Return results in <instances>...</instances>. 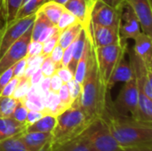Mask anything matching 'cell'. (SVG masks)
<instances>
[{"instance_id": "cell-29", "label": "cell", "mask_w": 152, "mask_h": 151, "mask_svg": "<svg viewBox=\"0 0 152 151\" xmlns=\"http://www.w3.org/2000/svg\"><path fill=\"white\" fill-rule=\"evenodd\" d=\"M47 1L50 0H28L27 2L23 3L20 7L16 14L15 20L36 13V12Z\"/></svg>"}, {"instance_id": "cell-18", "label": "cell", "mask_w": 152, "mask_h": 151, "mask_svg": "<svg viewBox=\"0 0 152 151\" xmlns=\"http://www.w3.org/2000/svg\"><path fill=\"white\" fill-rule=\"evenodd\" d=\"M133 118L142 123L152 125V100L147 97L140 89H138L137 109Z\"/></svg>"}, {"instance_id": "cell-9", "label": "cell", "mask_w": 152, "mask_h": 151, "mask_svg": "<svg viewBox=\"0 0 152 151\" xmlns=\"http://www.w3.org/2000/svg\"><path fill=\"white\" fill-rule=\"evenodd\" d=\"M31 31L32 26L21 36L20 38L13 43L0 58V74L27 56L28 45L31 41Z\"/></svg>"}, {"instance_id": "cell-22", "label": "cell", "mask_w": 152, "mask_h": 151, "mask_svg": "<svg viewBox=\"0 0 152 151\" xmlns=\"http://www.w3.org/2000/svg\"><path fill=\"white\" fill-rule=\"evenodd\" d=\"M21 101L28 110L42 111L44 109L43 97L38 90L37 85H31L28 94L21 99Z\"/></svg>"}, {"instance_id": "cell-48", "label": "cell", "mask_w": 152, "mask_h": 151, "mask_svg": "<svg viewBox=\"0 0 152 151\" xmlns=\"http://www.w3.org/2000/svg\"><path fill=\"white\" fill-rule=\"evenodd\" d=\"M118 151H152V144L120 147Z\"/></svg>"}, {"instance_id": "cell-46", "label": "cell", "mask_w": 152, "mask_h": 151, "mask_svg": "<svg viewBox=\"0 0 152 151\" xmlns=\"http://www.w3.org/2000/svg\"><path fill=\"white\" fill-rule=\"evenodd\" d=\"M43 116H44V113L42 111L28 110V111L27 117H26V121H25L26 125L28 126L29 125H32L33 123H35L36 121H37L38 119H40Z\"/></svg>"}, {"instance_id": "cell-31", "label": "cell", "mask_w": 152, "mask_h": 151, "mask_svg": "<svg viewBox=\"0 0 152 151\" xmlns=\"http://www.w3.org/2000/svg\"><path fill=\"white\" fill-rule=\"evenodd\" d=\"M31 87V83L29 78L22 76L21 77H20L18 85L14 90V93L12 94V97H13L16 100H21L23 99L28 93L29 89Z\"/></svg>"}, {"instance_id": "cell-54", "label": "cell", "mask_w": 152, "mask_h": 151, "mask_svg": "<svg viewBox=\"0 0 152 151\" xmlns=\"http://www.w3.org/2000/svg\"><path fill=\"white\" fill-rule=\"evenodd\" d=\"M52 1H54V2H56V3H58V4H65V3L68 1V0H52Z\"/></svg>"}, {"instance_id": "cell-28", "label": "cell", "mask_w": 152, "mask_h": 151, "mask_svg": "<svg viewBox=\"0 0 152 151\" xmlns=\"http://www.w3.org/2000/svg\"><path fill=\"white\" fill-rule=\"evenodd\" d=\"M0 151H29L23 144L20 134L0 141Z\"/></svg>"}, {"instance_id": "cell-44", "label": "cell", "mask_w": 152, "mask_h": 151, "mask_svg": "<svg viewBox=\"0 0 152 151\" xmlns=\"http://www.w3.org/2000/svg\"><path fill=\"white\" fill-rule=\"evenodd\" d=\"M63 49L60 46L59 44H56V46L53 49V51L51 52V53L49 54L50 58L53 60V61L54 63H56L59 67L61 66V59H62V55H63Z\"/></svg>"}, {"instance_id": "cell-34", "label": "cell", "mask_w": 152, "mask_h": 151, "mask_svg": "<svg viewBox=\"0 0 152 151\" xmlns=\"http://www.w3.org/2000/svg\"><path fill=\"white\" fill-rule=\"evenodd\" d=\"M57 68H59V66L53 61L49 55H46L41 64L40 69L45 77H52L55 73Z\"/></svg>"}, {"instance_id": "cell-20", "label": "cell", "mask_w": 152, "mask_h": 151, "mask_svg": "<svg viewBox=\"0 0 152 151\" xmlns=\"http://www.w3.org/2000/svg\"><path fill=\"white\" fill-rule=\"evenodd\" d=\"M85 131L78 137L67 142L50 151H91L89 141Z\"/></svg>"}, {"instance_id": "cell-50", "label": "cell", "mask_w": 152, "mask_h": 151, "mask_svg": "<svg viewBox=\"0 0 152 151\" xmlns=\"http://www.w3.org/2000/svg\"><path fill=\"white\" fill-rule=\"evenodd\" d=\"M45 76L43 75L41 69H37L29 77V80H30V83H31V85H38L41 81L44 79Z\"/></svg>"}, {"instance_id": "cell-39", "label": "cell", "mask_w": 152, "mask_h": 151, "mask_svg": "<svg viewBox=\"0 0 152 151\" xmlns=\"http://www.w3.org/2000/svg\"><path fill=\"white\" fill-rule=\"evenodd\" d=\"M19 79L20 77H13L7 84L3 88L0 95L1 96H7V97H11L12 96L13 93H14V90L18 85V82H19Z\"/></svg>"}, {"instance_id": "cell-1", "label": "cell", "mask_w": 152, "mask_h": 151, "mask_svg": "<svg viewBox=\"0 0 152 151\" xmlns=\"http://www.w3.org/2000/svg\"><path fill=\"white\" fill-rule=\"evenodd\" d=\"M101 118L120 147L152 144V125L140 122L131 116L116 113L109 98Z\"/></svg>"}, {"instance_id": "cell-13", "label": "cell", "mask_w": 152, "mask_h": 151, "mask_svg": "<svg viewBox=\"0 0 152 151\" xmlns=\"http://www.w3.org/2000/svg\"><path fill=\"white\" fill-rule=\"evenodd\" d=\"M136 14L142 32L152 36L151 0H125Z\"/></svg>"}, {"instance_id": "cell-16", "label": "cell", "mask_w": 152, "mask_h": 151, "mask_svg": "<svg viewBox=\"0 0 152 151\" xmlns=\"http://www.w3.org/2000/svg\"><path fill=\"white\" fill-rule=\"evenodd\" d=\"M134 78V71L130 61L126 58V54L122 56L118 63L117 64L110 80L108 83V89L110 90L117 83L127 82Z\"/></svg>"}, {"instance_id": "cell-36", "label": "cell", "mask_w": 152, "mask_h": 151, "mask_svg": "<svg viewBox=\"0 0 152 151\" xmlns=\"http://www.w3.org/2000/svg\"><path fill=\"white\" fill-rule=\"evenodd\" d=\"M67 86H68V89H69L72 101L78 99L80 94H81V91H82L81 84L78 83L77 81H76L75 79H72L71 81L67 83Z\"/></svg>"}, {"instance_id": "cell-32", "label": "cell", "mask_w": 152, "mask_h": 151, "mask_svg": "<svg viewBox=\"0 0 152 151\" xmlns=\"http://www.w3.org/2000/svg\"><path fill=\"white\" fill-rule=\"evenodd\" d=\"M76 22H79L77 20V19L68 10H64L62 14L61 15L59 20L56 23V27L58 28V29L60 31L64 30L65 28H67L68 27L71 26L72 24L76 23Z\"/></svg>"}, {"instance_id": "cell-53", "label": "cell", "mask_w": 152, "mask_h": 151, "mask_svg": "<svg viewBox=\"0 0 152 151\" xmlns=\"http://www.w3.org/2000/svg\"><path fill=\"white\" fill-rule=\"evenodd\" d=\"M95 1H96V0H86V3H87V4H88V6H89L90 10L92 9V7H93V5H94V4Z\"/></svg>"}, {"instance_id": "cell-7", "label": "cell", "mask_w": 152, "mask_h": 151, "mask_svg": "<svg viewBox=\"0 0 152 151\" xmlns=\"http://www.w3.org/2000/svg\"><path fill=\"white\" fill-rule=\"evenodd\" d=\"M110 103L113 110L119 115L128 116V114H131L132 117L135 116L138 103V89L134 77L125 83L116 101H110Z\"/></svg>"}, {"instance_id": "cell-21", "label": "cell", "mask_w": 152, "mask_h": 151, "mask_svg": "<svg viewBox=\"0 0 152 151\" xmlns=\"http://www.w3.org/2000/svg\"><path fill=\"white\" fill-rule=\"evenodd\" d=\"M55 125H56V117L53 115L45 114L32 125H28L25 131L52 133L53 130L55 127Z\"/></svg>"}, {"instance_id": "cell-25", "label": "cell", "mask_w": 152, "mask_h": 151, "mask_svg": "<svg viewBox=\"0 0 152 151\" xmlns=\"http://www.w3.org/2000/svg\"><path fill=\"white\" fill-rule=\"evenodd\" d=\"M38 10L41 11L53 24L56 25L61 15L65 10V7L63 4H61L54 1L50 0V1L45 2Z\"/></svg>"}, {"instance_id": "cell-10", "label": "cell", "mask_w": 152, "mask_h": 151, "mask_svg": "<svg viewBox=\"0 0 152 151\" xmlns=\"http://www.w3.org/2000/svg\"><path fill=\"white\" fill-rule=\"evenodd\" d=\"M127 52L137 88L142 90L147 97L152 100V70L146 67L142 60L134 51L128 50L127 48Z\"/></svg>"}, {"instance_id": "cell-2", "label": "cell", "mask_w": 152, "mask_h": 151, "mask_svg": "<svg viewBox=\"0 0 152 151\" xmlns=\"http://www.w3.org/2000/svg\"><path fill=\"white\" fill-rule=\"evenodd\" d=\"M81 85V94L72 104L79 106L91 120L94 121L101 118L106 108L109 90L104 84L98 69L94 44L89 65Z\"/></svg>"}, {"instance_id": "cell-14", "label": "cell", "mask_w": 152, "mask_h": 151, "mask_svg": "<svg viewBox=\"0 0 152 151\" xmlns=\"http://www.w3.org/2000/svg\"><path fill=\"white\" fill-rule=\"evenodd\" d=\"M20 138L29 151H49L52 133L27 132L20 133Z\"/></svg>"}, {"instance_id": "cell-42", "label": "cell", "mask_w": 152, "mask_h": 151, "mask_svg": "<svg viewBox=\"0 0 152 151\" xmlns=\"http://www.w3.org/2000/svg\"><path fill=\"white\" fill-rule=\"evenodd\" d=\"M13 77H21L24 74V71L27 68V58H22L17 61L13 66Z\"/></svg>"}, {"instance_id": "cell-4", "label": "cell", "mask_w": 152, "mask_h": 151, "mask_svg": "<svg viewBox=\"0 0 152 151\" xmlns=\"http://www.w3.org/2000/svg\"><path fill=\"white\" fill-rule=\"evenodd\" d=\"M127 51L126 41L105 46H95L94 52L102 78L108 88L109 80L120 59ZM109 90V89H108Z\"/></svg>"}, {"instance_id": "cell-26", "label": "cell", "mask_w": 152, "mask_h": 151, "mask_svg": "<svg viewBox=\"0 0 152 151\" xmlns=\"http://www.w3.org/2000/svg\"><path fill=\"white\" fill-rule=\"evenodd\" d=\"M54 25L53 24L48 18L39 10L36 12V17L34 23L32 25V31H31V40L37 41L41 33L49 26Z\"/></svg>"}, {"instance_id": "cell-6", "label": "cell", "mask_w": 152, "mask_h": 151, "mask_svg": "<svg viewBox=\"0 0 152 151\" xmlns=\"http://www.w3.org/2000/svg\"><path fill=\"white\" fill-rule=\"evenodd\" d=\"M36 13L5 23L0 32V58L33 25Z\"/></svg>"}, {"instance_id": "cell-41", "label": "cell", "mask_w": 152, "mask_h": 151, "mask_svg": "<svg viewBox=\"0 0 152 151\" xmlns=\"http://www.w3.org/2000/svg\"><path fill=\"white\" fill-rule=\"evenodd\" d=\"M60 30L58 29V28L56 27V25H52L49 26L48 28H46L40 35L39 38L37 41H39L40 43L44 44L46 40H48L50 37H52L53 35H55L57 32H59Z\"/></svg>"}, {"instance_id": "cell-40", "label": "cell", "mask_w": 152, "mask_h": 151, "mask_svg": "<svg viewBox=\"0 0 152 151\" xmlns=\"http://www.w3.org/2000/svg\"><path fill=\"white\" fill-rule=\"evenodd\" d=\"M43 51V44L39 41H30L28 45V51H27V56L26 57H31L39 55L42 53Z\"/></svg>"}, {"instance_id": "cell-3", "label": "cell", "mask_w": 152, "mask_h": 151, "mask_svg": "<svg viewBox=\"0 0 152 151\" xmlns=\"http://www.w3.org/2000/svg\"><path fill=\"white\" fill-rule=\"evenodd\" d=\"M92 122L79 106L72 104L56 117L50 150L81 135Z\"/></svg>"}, {"instance_id": "cell-5", "label": "cell", "mask_w": 152, "mask_h": 151, "mask_svg": "<svg viewBox=\"0 0 152 151\" xmlns=\"http://www.w3.org/2000/svg\"><path fill=\"white\" fill-rule=\"evenodd\" d=\"M91 151H118L120 146L102 118L94 120L85 131Z\"/></svg>"}, {"instance_id": "cell-52", "label": "cell", "mask_w": 152, "mask_h": 151, "mask_svg": "<svg viewBox=\"0 0 152 151\" xmlns=\"http://www.w3.org/2000/svg\"><path fill=\"white\" fill-rule=\"evenodd\" d=\"M4 24H5V21L4 19V14H3V12H0V32H1L2 28H4Z\"/></svg>"}, {"instance_id": "cell-24", "label": "cell", "mask_w": 152, "mask_h": 151, "mask_svg": "<svg viewBox=\"0 0 152 151\" xmlns=\"http://www.w3.org/2000/svg\"><path fill=\"white\" fill-rule=\"evenodd\" d=\"M83 29V26L80 22H76L72 24L71 26L68 27L64 30L61 32L60 39H59V44L60 46L64 50L69 45H70L78 36L80 32Z\"/></svg>"}, {"instance_id": "cell-33", "label": "cell", "mask_w": 152, "mask_h": 151, "mask_svg": "<svg viewBox=\"0 0 152 151\" xmlns=\"http://www.w3.org/2000/svg\"><path fill=\"white\" fill-rule=\"evenodd\" d=\"M28 109L26 108L23 101L21 100H18V103H17L11 117L13 118L14 120H16L17 122L25 124L26 117L28 115Z\"/></svg>"}, {"instance_id": "cell-47", "label": "cell", "mask_w": 152, "mask_h": 151, "mask_svg": "<svg viewBox=\"0 0 152 151\" xmlns=\"http://www.w3.org/2000/svg\"><path fill=\"white\" fill-rule=\"evenodd\" d=\"M73 43L70 45H69L66 49H64V51H63V55H62L61 63V65L63 66V67H68L69 62H70V61H71L72 50H73Z\"/></svg>"}, {"instance_id": "cell-35", "label": "cell", "mask_w": 152, "mask_h": 151, "mask_svg": "<svg viewBox=\"0 0 152 151\" xmlns=\"http://www.w3.org/2000/svg\"><path fill=\"white\" fill-rule=\"evenodd\" d=\"M61 32V31L57 32L55 35H53L52 37H50L48 40H46V41L43 44V51H42V53H43L44 55H49V54L51 53V52L53 51V48L56 46V44L59 43Z\"/></svg>"}, {"instance_id": "cell-8", "label": "cell", "mask_w": 152, "mask_h": 151, "mask_svg": "<svg viewBox=\"0 0 152 151\" xmlns=\"http://www.w3.org/2000/svg\"><path fill=\"white\" fill-rule=\"evenodd\" d=\"M123 8H115L101 0H96L90 12V20L97 25L119 28Z\"/></svg>"}, {"instance_id": "cell-49", "label": "cell", "mask_w": 152, "mask_h": 151, "mask_svg": "<svg viewBox=\"0 0 152 151\" xmlns=\"http://www.w3.org/2000/svg\"><path fill=\"white\" fill-rule=\"evenodd\" d=\"M37 87L42 97H44L48 92H50V77H45Z\"/></svg>"}, {"instance_id": "cell-23", "label": "cell", "mask_w": 152, "mask_h": 151, "mask_svg": "<svg viewBox=\"0 0 152 151\" xmlns=\"http://www.w3.org/2000/svg\"><path fill=\"white\" fill-rule=\"evenodd\" d=\"M86 29L83 28L82 31L80 32V34L78 35V36L77 37V39L73 43L72 58H71V61H70V62H69V64L68 66V68L73 73H75L77 64L78 61L80 60V58L82 56V53L84 52L85 45H86Z\"/></svg>"}, {"instance_id": "cell-37", "label": "cell", "mask_w": 152, "mask_h": 151, "mask_svg": "<svg viewBox=\"0 0 152 151\" xmlns=\"http://www.w3.org/2000/svg\"><path fill=\"white\" fill-rule=\"evenodd\" d=\"M58 95H59V98H60L61 102L66 108H69V107H70L72 105L73 101L71 100V97H70V94H69V92L67 84H63L62 85V86L61 87V89L58 91Z\"/></svg>"}, {"instance_id": "cell-12", "label": "cell", "mask_w": 152, "mask_h": 151, "mask_svg": "<svg viewBox=\"0 0 152 151\" xmlns=\"http://www.w3.org/2000/svg\"><path fill=\"white\" fill-rule=\"evenodd\" d=\"M92 38L95 46H105L122 42L118 27H109L94 24L90 20Z\"/></svg>"}, {"instance_id": "cell-27", "label": "cell", "mask_w": 152, "mask_h": 151, "mask_svg": "<svg viewBox=\"0 0 152 151\" xmlns=\"http://www.w3.org/2000/svg\"><path fill=\"white\" fill-rule=\"evenodd\" d=\"M23 0H3V14L5 23L15 20Z\"/></svg>"}, {"instance_id": "cell-30", "label": "cell", "mask_w": 152, "mask_h": 151, "mask_svg": "<svg viewBox=\"0 0 152 151\" xmlns=\"http://www.w3.org/2000/svg\"><path fill=\"white\" fill-rule=\"evenodd\" d=\"M18 100L13 97L1 96L0 95V117H11Z\"/></svg>"}, {"instance_id": "cell-15", "label": "cell", "mask_w": 152, "mask_h": 151, "mask_svg": "<svg viewBox=\"0 0 152 151\" xmlns=\"http://www.w3.org/2000/svg\"><path fill=\"white\" fill-rule=\"evenodd\" d=\"M134 53L145 63L146 67L152 70V41L151 36L141 32L134 39Z\"/></svg>"}, {"instance_id": "cell-55", "label": "cell", "mask_w": 152, "mask_h": 151, "mask_svg": "<svg viewBox=\"0 0 152 151\" xmlns=\"http://www.w3.org/2000/svg\"><path fill=\"white\" fill-rule=\"evenodd\" d=\"M0 12H3V0H0Z\"/></svg>"}, {"instance_id": "cell-17", "label": "cell", "mask_w": 152, "mask_h": 151, "mask_svg": "<svg viewBox=\"0 0 152 151\" xmlns=\"http://www.w3.org/2000/svg\"><path fill=\"white\" fill-rule=\"evenodd\" d=\"M64 7L70 12L81 23L83 28L88 27L90 24V8L86 0H68Z\"/></svg>"}, {"instance_id": "cell-38", "label": "cell", "mask_w": 152, "mask_h": 151, "mask_svg": "<svg viewBox=\"0 0 152 151\" xmlns=\"http://www.w3.org/2000/svg\"><path fill=\"white\" fill-rule=\"evenodd\" d=\"M55 73L59 76V77L64 84H67L68 82L74 79V73L68 67L60 66L59 68H57Z\"/></svg>"}, {"instance_id": "cell-19", "label": "cell", "mask_w": 152, "mask_h": 151, "mask_svg": "<svg viewBox=\"0 0 152 151\" xmlns=\"http://www.w3.org/2000/svg\"><path fill=\"white\" fill-rule=\"evenodd\" d=\"M26 127V124L17 122L12 117H0V141L21 133Z\"/></svg>"}, {"instance_id": "cell-43", "label": "cell", "mask_w": 152, "mask_h": 151, "mask_svg": "<svg viewBox=\"0 0 152 151\" xmlns=\"http://www.w3.org/2000/svg\"><path fill=\"white\" fill-rule=\"evenodd\" d=\"M13 77V67H10L0 74V93L6 84Z\"/></svg>"}, {"instance_id": "cell-11", "label": "cell", "mask_w": 152, "mask_h": 151, "mask_svg": "<svg viewBox=\"0 0 152 151\" xmlns=\"http://www.w3.org/2000/svg\"><path fill=\"white\" fill-rule=\"evenodd\" d=\"M141 29L140 21L136 14L127 4H125L119 25L121 40L126 41L127 39H134L142 32Z\"/></svg>"}, {"instance_id": "cell-51", "label": "cell", "mask_w": 152, "mask_h": 151, "mask_svg": "<svg viewBox=\"0 0 152 151\" xmlns=\"http://www.w3.org/2000/svg\"><path fill=\"white\" fill-rule=\"evenodd\" d=\"M125 4V0H113V7L115 8H123Z\"/></svg>"}, {"instance_id": "cell-45", "label": "cell", "mask_w": 152, "mask_h": 151, "mask_svg": "<svg viewBox=\"0 0 152 151\" xmlns=\"http://www.w3.org/2000/svg\"><path fill=\"white\" fill-rule=\"evenodd\" d=\"M64 83L61 81V79L59 77V76L54 73L52 77H50V91L58 93V91L61 89Z\"/></svg>"}]
</instances>
